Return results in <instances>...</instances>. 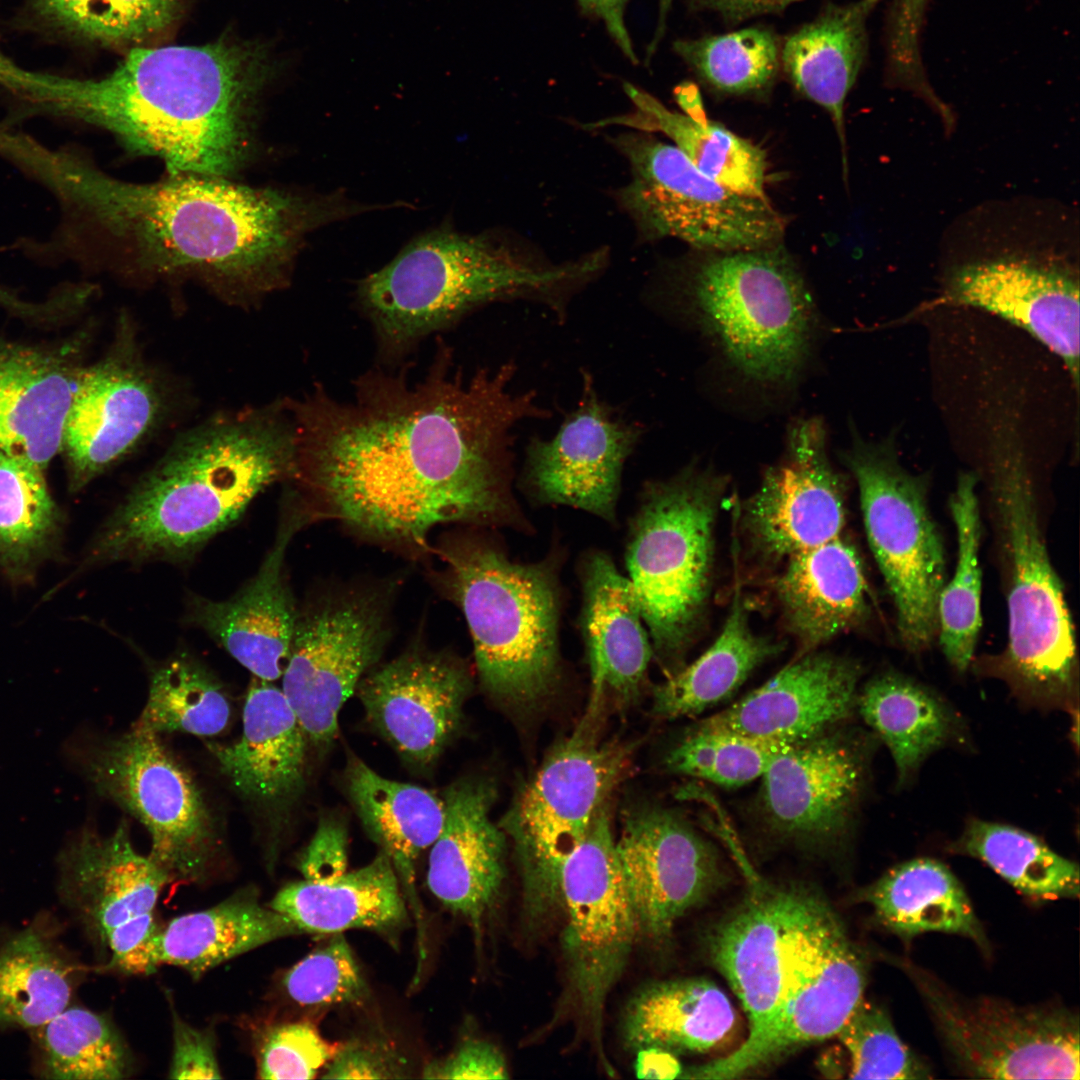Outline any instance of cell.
Segmentation results:
<instances>
[{"label":"cell","instance_id":"obj_1","mask_svg":"<svg viewBox=\"0 0 1080 1080\" xmlns=\"http://www.w3.org/2000/svg\"><path fill=\"white\" fill-rule=\"evenodd\" d=\"M438 352L420 381L370 371L353 401L318 385L290 407L295 477L368 538L423 544L441 524H504L516 515L513 430L549 412L534 391L512 390L514 363L466 377L446 347Z\"/></svg>","mask_w":1080,"mask_h":1080},{"label":"cell","instance_id":"obj_2","mask_svg":"<svg viewBox=\"0 0 1080 1080\" xmlns=\"http://www.w3.org/2000/svg\"><path fill=\"white\" fill-rule=\"evenodd\" d=\"M77 192L132 268L244 293L285 285L311 232L362 213L343 192L254 188L195 174L139 184L88 169L78 174Z\"/></svg>","mask_w":1080,"mask_h":1080},{"label":"cell","instance_id":"obj_3","mask_svg":"<svg viewBox=\"0 0 1080 1080\" xmlns=\"http://www.w3.org/2000/svg\"><path fill=\"white\" fill-rule=\"evenodd\" d=\"M263 48L218 40L134 49L101 79L39 74V96L163 160L172 174L232 175L248 159Z\"/></svg>","mask_w":1080,"mask_h":1080},{"label":"cell","instance_id":"obj_4","mask_svg":"<svg viewBox=\"0 0 1080 1080\" xmlns=\"http://www.w3.org/2000/svg\"><path fill=\"white\" fill-rule=\"evenodd\" d=\"M282 408L216 419L178 440L105 521L85 563L189 558L263 490L295 477V421Z\"/></svg>","mask_w":1080,"mask_h":1080},{"label":"cell","instance_id":"obj_5","mask_svg":"<svg viewBox=\"0 0 1080 1080\" xmlns=\"http://www.w3.org/2000/svg\"><path fill=\"white\" fill-rule=\"evenodd\" d=\"M606 260L599 250L551 263L494 234L444 225L420 234L361 279L356 299L379 354L392 363L424 338L491 303L533 300L561 316L570 297L602 271Z\"/></svg>","mask_w":1080,"mask_h":1080},{"label":"cell","instance_id":"obj_6","mask_svg":"<svg viewBox=\"0 0 1080 1080\" xmlns=\"http://www.w3.org/2000/svg\"><path fill=\"white\" fill-rule=\"evenodd\" d=\"M990 496L1007 587L1008 642L986 672L1024 704L1078 709L1075 633L1062 582L1041 527L1033 482L1011 431H999Z\"/></svg>","mask_w":1080,"mask_h":1080},{"label":"cell","instance_id":"obj_7","mask_svg":"<svg viewBox=\"0 0 1080 1080\" xmlns=\"http://www.w3.org/2000/svg\"><path fill=\"white\" fill-rule=\"evenodd\" d=\"M441 579L462 611L486 690L515 707L550 694L560 672L559 592L546 563H518L479 539L440 550Z\"/></svg>","mask_w":1080,"mask_h":1080},{"label":"cell","instance_id":"obj_8","mask_svg":"<svg viewBox=\"0 0 1080 1080\" xmlns=\"http://www.w3.org/2000/svg\"><path fill=\"white\" fill-rule=\"evenodd\" d=\"M709 253L682 284L697 323L745 377L767 385L793 381L816 324L798 266L781 243Z\"/></svg>","mask_w":1080,"mask_h":1080},{"label":"cell","instance_id":"obj_9","mask_svg":"<svg viewBox=\"0 0 1080 1080\" xmlns=\"http://www.w3.org/2000/svg\"><path fill=\"white\" fill-rule=\"evenodd\" d=\"M725 480L694 464L644 487L626 547L628 580L666 665L688 647L707 601Z\"/></svg>","mask_w":1080,"mask_h":1080},{"label":"cell","instance_id":"obj_10","mask_svg":"<svg viewBox=\"0 0 1080 1080\" xmlns=\"http://www.w3.org/2000/svg\"><path fill=\"white\" fill-rule=\"evenodd\" d=\"M594 725L584 718L552 748L498 824L512 840L534 924L562 911L563 864L631 762L634 745L598 743Z\"/></svg>","mask_w":1080,"mask_h":1080},{"label":"cell","instance_id":"obj_11","mask_svg":"<svg viewBox=\"0 0 1080 1080\" xmlns=\"http://www.w3.org/2000/svg\"><path fill=\"white\" fill-rule=\"evenodd\" d=\"M841 459L858 485L867 539L894 603L900 641L920 652L938 635V600L946 583L926 481L901 465L889 438L868 442L854 434Z\"/></svg>","mask_w":1080,"mask_h":1080},{"label":"cell","instance_id":"obj_12","mask_svg":"<svg viewBox=\"0 0 1080 1080\" xmlns=\"http://www.w3.org/2000/svg\"><path fill=\"white\" fill-rule=\"evenodd\" d=\"M611 143L630 168L618 202L643 237H672L707 252L781 243L785 222L768 199L709 178L673 144L651 133L626 131L611 137Z\"/></svg>","mask_w":1080,"mask_h":1080},{"label":"cell","instance_id":"obj_13","mask_svg":"<svg viewBox=\"0 0 1080 1080\" xmlns=\"http://www.w3.org/2000/svg\"><path fill=\"white\" fill-rule=\"evenodd\" d=\"M95 790L125 809L151 838L149 858L169 881L200 882L219 852L214 817L189 771L159 735L125 734L69 750Z\"/></svg>","mask_w":1080,"mask_h":1080},{"label":"cell","instance_id":"obj_14","mask_svg":"<svg viewBox=\"0 0 1080 1080\" xmlns=\"http://www.w3.org/2000/svg\"><path fill=\"white\" fill-rule=\"evenodd\" d=\"M956 1068L985 1079L1080 1077L1079 1017L1056 1003L1017 1005L965 998L926 971L902 963Z\"/></svg>","mask_w":1080,"mask_h":1080},{"label":"cell","instance_id":"obj_15","mask_svg":"<svg viewBox=\"0 0 1080 1080\" xmlns=\"http://www.w3.org/2000/svg\"><path fill=\"white\" fill-rule=\"evenodd\" d=\"M866 984L862 952L819 897L771 1019L727 1056L691 1067L682 1078L743 1077L805 1045L836 1036L864 999Z\"/></svg>","mask_w":1080,"mask_h":1080},{"label":"cell","instance_id":"obj_16","mask_svg":"<svg viewBox=\"0 0 1080 1080\" xmlns=\"http://www.w3.org/2000/svg\"><path fill=\"white\" fill-rule=\"evenodd\" d=\"M566 925L562 947L574 1002L591 1031L600 1064L614 1072L602 1044L606 1001L638 938L616 850L608 802L596 812L560 878Z\"/></svg>","mask_w":1080,"mask_h":1080},{"label":"cell","instance_id":"obj_17","mask_svg":"<svg viewBox=\"0 0 1080 1080\" xmlns=\"http://www.w3.org/2000/svg\"><path fill=\"white\" fill-rule=\"evenodd\" d=\"M388 633L384 599L375 592L332 593L297 616L281 690L310 742L334 739L341 708Z\"/></svg>","mask_w":1080,"mask_h":1080},{"label":"cell","instance_id":"obj_18","mask_svg":"<svg viewBox=\"0 0 1080 1080\" xmlns=\"http://www.w3.org/2000/svg\"><path fill=\"white\" fill-rule=\"evenodd\" d=\"M616 850L638 937L651 941L667 939L677 921L724 880L712 843L658 805L638 804L624 812Z\"/></svg>","mask_w":1080,"mask_h":1080},{"label":"cell","instance_id":"obj_19","mask_svg":"<svg viewBox=\"0 0 1080 1080\" xmlns=\"http://www.w3.org/2000/svg\"><path fill=\"white\" fill-rule=\"evenodd\" d=\"M865 744L858 737L828 731L782 750L761 776L757 799L768 831L806 848L839 842L863 793Z\"/></svg>","mask_w":1080,"mask_h":1080},{"label":"cell","instance_id":"obj_20","mask_svg":"<svg viewBox=\"0 0 1080 1080\" xmlns=\"http://www.w3.org/2000/svg\"><path fill=\"white\" fill-rule=\"evenodd\" d=\"M643 433L601 399L590 373L582 391L549 439L534 437L526 448L523 483L544 504L571 506L614 521L624 465Z\"/></svg>","mask_w":1080,"mask_h":1080},{"label":"cell","instance_id":"obj_21","mask_svg":"<svg viewBox=\"0 0 1080 1080\" xmlns=\"http://www.w3.org/2000/svg\"><path fill=\"white\" fill-rule=\"evenodd\" d=\"M826 440L820 418L794 420L783 456L746 502V530L764 554L789 559L840 537L846 486L829 461Z\"/></svg>","mask_w":1080,"mask_h":1080},{"label":"cell","instance_id":"obj_22","mask_svg":"<svg viewBox=\"0 0 1080 1080\" xmlns=\"http://www.w3.org/2000/svg\"><path fill=\"white\" fill-rule=\"evenodd\" d=\"M748 897L713 929L711 959L737 995L758 1032L773 1016L790 966L819 899L797 886H773L760 878Z\"/></svg>","mask_w":1080,"mask_h":1080},{"label":"cell","instance_id":"obj_23","mask_svg":"<svg viewBox=\"0 0 1080 1080\" xmlns=\"http://www.w3.org/2000/svg\"><path fill=\"white\" fill-rule=\"evenodd\" d=\"M159 388L128 333L84 368L65 423L62 450L69 489L77 492L145 437L161 410Z\"/></svg>","mask_w":1080,"mask_h":1080},{"label":"cell","instance_id":"obj_24","mask_svg":"<svg viewBox=\"0 0 1080 1080\" xmlns=\"http://www.w3.org/2000/svg\"><path fill=\"white\" fill-rule=\"evenodd\" d=\"M472 682L454 657L412 648L363 677L367 719L408 762L432 764L460 729Z\"/></svg>","mask_w":1080,"mask_h":1080},{"label":"cell","instance_id":"obj_25","mask_svg":"<svg viewBox=\"0 0 1080 1080\" xmlns=\"http://www.w3.org/2000/svg\"><path fill=\"white\" fill-rule=\"evenodd\" d=\"M86 339L26 342L0 332V448L43 471L61 454Z\"/></svg>","mask_w":1080,"mask_h":1080},{"label":"cell","instance_id":"obj_26","mask_svg":"<svg viewBox=\"0 0 1080 1080\" xmlns=\"http://www.w3.org/2000/svg\"><path fill=\"white\" fill-rule=\"evenodd\" d=\"M860 675L859 665L852 660L808 654L692 729L797 744L830 731L851 715Z\"/></svg>","mask_w":1080,"mask_h":1080},{"label":"cell","instance_id":"obj_27","mask_svg":"<svg viewBox=\"0 0 1080 1080\" xmlns=\"http://www.w3.org/2000/svg\"><path fill=\"white\" fill-rule=\"evenodd\" d=\"M945 298L1022 328L1055 353L1079 383V284L1057 266L998 259L954 269Z\"/></svg>","mask_w":1080,"mask_h":1080},{"label":"cell","instance_id":"obj_28","mask_svg":"<svg viewBox=\"0 0 1080 1080\" xmlns=\"http://www.w3.org/2000/svg\"><path fill=\"white\" fill-rule=\"evenodd\" d=\"M272 548L255 577L232 599L191 601L189 617L217 640L254 677H282L297 613L284 577L286 549L308 521L304 505L289 501Z\"/></svg>","mask_w":1080,"mask_h":1080},{"label":"cell","instance_id":"obj_29","mask_svg":"<svg viewBox=\"0 0 1080 1080\" xmlns=\"http://www.w3.org/2000/svg\"><path fill=\"white\" fill-rule=\"evenodd\" d=\"M495 784L464 778L443 794L444 821L431 846L427 885L451 913L479 929L505 877L506 835L491 818Z\"/></svg>","mask_w":1080,"mask_h":1080},{"label":"cell","instance_id":"obj_30","mask_svg":"<svg viewBox=\"0 0 1080 1080\" xmlns=\"http://www.w3.org/2000/svg\"><path fill=\"white\" fill-rule=\"evenodd\" d=\"M58 867L60 896L102 947L112 931L154 912L170 882L134 849L124 821L105 836L83 829L60 852Z\"/></svg>","mask_w":1080,"mask_h":1080},{"label":"cell","instance_id":"obj_31","mask_svg":"<svg viewBox=\"0 0 1080 1080\" xmlns=\"http://www.w3.org/2000/svg\"><path fill=\"white\" fill-rule=\"evenodd\" d=\"M582 587L580 624L592 683L585 716L596 721L605 697L623 707L639 697L652 647L631 584L608 555L586 558Z\"/></svg>","mask_w":1080,"mask_h":1080},{"label":"cell","instance_id":"obj_32","mask_svg":"<svg viewBox=\"0 0 1080 1080\" xmlns=\"http://www.w3.org/2000/svg\"><path fill=\"white\" fill-rule=\"evenodd\" d=\"M307 737L281 689L254 677L243 708V730L230 744H208L222 774L253 804L290 803L304 784Z\"/></svg>","mask_w":1080,"mask_h":1080},{"label":"cell","instance_id":"obj_33","mask_svg":"<svg viewBox=\"0 0 1080 1080\" xmlns=\"http://www.w3.org/2000/svg\"><path fill=\"white\" fill-rule=\"evenodd\" d=\"M788 560L776 594L788 627L806 650L864 620L866 580L851 543L838 537Z\"/></svg>","mask_w":1080,"mask_h":1080},{"label":"cell","instance_id":"obj_34","mask_svg":"<svg viewBox=\"0 0 1080 1080\" xmlns=\"http://www.w3.org/2000/svg\"><path fill=\"white\" fill-rule=\"evenodd\" d=\"M880 0L827 3L781 42V69L830 115L844 146V105L867 53V20Z\"/></svg>","mask_w":1080,"mask_h":1080},{"label":"cell","instance_id":"obj_35","mask_svg":"<svg viewBox=\"0 0 1080 1080\" xmlns=\"http://www.w3.org/2000/svg\"><path fill=\"white\" fill-rule=\"evenodd\" d=\"M402 891L391 860L380 851L369 864L335 879L287 884L268 906L291 919L303 933L390 932L407 920Z\"/></svg>","mask_w":1080,"mask_h":1080},{"label":"cell","instance_id":"obj_36","mask_svg":"<svg viewBox=\"0 0 1080 1080\" xmlns=\"http://www.w3.org/2000/svg\"><path fill=\"white\" fill-rule=\"evenodd\" d=\"M304 934L287 916L244 888L205 910L187 913L159 928L153 940L156 965L178 966L199 978L219 964L271 941Z\"/></svg>","mask_w":1080,"mask_h":1080},{"label":"cell","instance_id":"obj_37","mask_svg":"<svg viewBox=\"0 0 1080 1080\" xmlns=\"http://www.w3.org/2000/svg\"><path fill=\"white\" fill-rule=\"evenodd\" d=\"M345 784L363 827L391 860L420 919L414 887L416 861L440 834L443 798L426 788L384 778L359 759L349 761Z\"/></svg>","mask_w":1080,"mask_h":1080},{"label":"cell","instance_id":"obj_38","mask_svg":"<svg viewBox=\"0 0 1080 1080\" xmlns=\"http://www.w3.org/2000/svg\"><path fill=\"white\" fill-rule=\"evenodd\" d=\"M860 896L872 907L878 923L903 940L927 932L956 934L990 952L964 887L938 860L915 858L895 865Z\"/></svg>","mask_w":1080,"mask_h":1080},{"label":"cell","instance_id":"obj_39","mask_svg":"<svg viewBox=\"0 0 1080 1080\" xmlns=\"http://www.w3.org/2000/svg\"><path fill=\"white\" fill-rule=\"evenodd\" d=\"M737 1014L714 982L703 977L650 984L629 1002L623 1023L626 1043L639 1049L706 1053L729 1041Z\"/></svg>","mask_w":1080,"mask_h":1080},{"label":"cell","instance_id":"obj_40","mask_svg":"<svg viewBox=\"0 0 1080 1080\" xmlns=\"http://www.w3.org/2000/svg\"><path fill=\"white\" fill-rule=\"evenodd\" d=\"M624 92L632 109L624 114L598 120L589 128L623 126L632 130L661 133L704 175L740 193L767 199L765 152L722 124L694 119L672 111L648 92L625 82Z\"/></svg>","mask_w":1080,"mask_h":1080},{"label":"cell","instance_id":"obj_41","mask_svg":"<svg viewBox=\"0 0 1080 1080\" xmlns=\"http://www.w3.org/2000/svg\"><path fill=\"white\" fill-rule=\"evenodd\" d=\"M856 706L889 749L898 784L909 781L924 760L958 737L960 720L940 697L894 673L869 681Z\"/></svg>","mask_w":1080,"mask_h":1080},{"label":"cell","instance_id":"obj_42","mask_svg":"<svg viewBox=\"0 0 1080 1080\" xmlns=\"http://www.w3.org/2000/svg\"><path fill=\"white\" fill-rule=\"evenodd\" d=\"M81 967L42 925L0 944V1027L37 1028L71 1005Z\"/></svg>","mask_w":1080,"mask_h":1080},{"label":"cell","instance_id":"obj_43","mask_svg":"<svg viewBox=\"0 0 1080 1080\" xmlns=\"http://www.w3.org/2000/svg\"><path fill=\"white\" fill-rule=\"evenodd\" d=\"M779 650L778 644L752 632L737 589L718 638L692 664L654 689L652 712L664 719L699 714L728 698Z\"/></svg>","mask_w":1080,"mask_h":1080},{"label":"cell","instance_id":"obj_44","mask_svg":"<svg viewBox=\"0 0 1080 1080\" xmlns=\"http://www.w3.org/2000/svg\"><path fill=\"white\" fill-rule=\"evenodd\" d=\"M44 472L0 448V568L16 584L30 582L59 549L62 514Z\"/></svg>","mask_w":1080,"mask_h":1080},{"label":"cell","instance_id":"obj_45","mask_svg":"<svg viewBox=\"0 0 1080 1080\" xmlns=\"http://www.w3.org/2000/svg\"><path fill=\"white\" fill-rule=\"evenodd\" d=\"M948 849L982 861L1027 897L1057 900L1079 896L1078 864L1020 828L972 818Z\"/></svg>","mask_w":1080,"mask_h":1080},{"label":"cell","instance_id":"obj_46","mask_svg":"<svg viewBox=\"0 0 1080 1080\" xmlns=\"http://www.w3.org/2000/svg\"><path fill=\"white\" fill-rule=\"evenodd\" d=\"M978 478L961 473L950 497L957 534V563L938 600V637L947 661L959 672L969 667L982 625L979 563L981 519L976 493Z\"/></svg>","mask_w":1080,"mask_h":1080},{"label":"cell","instance_id":"obj_47","mask_svg":"<svg viewBox=\"0 0 1080 1080\" xmlns=\"http://www.w3.org/2000/svg\"><path fill=\"white\" fill-rule=\"evenodd\" d=\"M39 1076L56 1080H119L130 1076L132 1057L109 1018L69 1005L30 1030Z\"/></svg>","mask_w":1080,"mask_h":1080},{"label":"cell","instance_id":"obj_48","mask_svg":"<svg viewBox=\"0 0 1080 1080\" xmlns=\"http://www.w3.org/2000/svg\"><path fill=\"white\" fill-rule=\"evenodd\" d=\"M231 718L230 702L217 680L196 660L181 655L160 665L151 677L146 705L132 728L159 735L222 733Z\"/></svg>","mask_w":1080,"mask_h":1080},{"label":"cell","instance_id":"obj_49","mask_svg":"<svg viewBox=\"0 0 1080 1080\" xmlns=\"http://www.w3.org/2000/svg\"><path fill=\"white\" fill-rule=\"evenodd\" d=\"M781 42L772 29L749 26L720 35L678 39L673 50L714 90L747 95L774 84L781 70Z\"/></svg>","mask_w":1080,"mask_h":1080},{"label":"cell","instance_id":"obj_50","mask_svg":"<svg viewBox=\"0 0 1080 1080\" xmlns=\"http://www.w3.org/2000/svg\"><path fill=\"white\" fill-rule=\"evenodd\" d=\"M788 746L737 733L691 729L669 751L665 765L673 773L738 787L761 777Z\"/></svg>","mask_w":1080,"mask_h":1080},{"label":"cell","instance_id":"obj_51","mask_svg":"<svg viewBox=\"0 0 1080 1080\" xmlns=\"http://www.w3.org/2000/svg\"><path fill=\"white\" fill-rule=\"evenodd\" d=\"M184 1L41 0V10L53 22L86 38L133 43L166 29Z\"/></svg>","mask_w":1080,"mask_h":1080},{"label":"cell","instance_id":"obj_52","mask_svg":"<svg viewBox=\"0 0 1080 1080\" xmlns=\"http://www.w3.org/2000/svg\"><path fill=\"white\" fill-rule=\"evenodd\" d=\"M836 1037L849 1056L852 1079L931 1078L929 1067L902 1041L885 1010L863 999Z\"/></svg>","mask_w":1080,"mask_h":1080},{"label":"cell","instance_id":"obj_53","mask_svg":"<svg viewBox=\"0 0 1080 1080\" xmlns=\"http://www.w3.org/2000/svg\"><path fill=\"white\" fill-rule=\"evenodd\" d=\"M295 964L284 976L288 996L303 1006L361 1004L368 986L342 933Z\"/></svg>","mask_w":1080,"mask_h":1080},{"label":"cell","instance_id":"obj_54","mask_svg":"<svg viewBox=\"0 0 1080 1080\" xmlns=\"http://www.w3.org/2000/svg\"><path fill=\"white\" fill-rule=\"evenodd\" d=\"M339 1048L308 1022L276 1026L265 1035L257 1057L260 1079H312Z\"/></svg>","mask_w":1080,"mask_h":1080},{"label":"cell","instance_id":"obj_55","mask_svg":"<svg viewBox=\"0 0 1080 1080\" xmlns=\"http://www.w3.org/2000/svg\"><path fill=\"white\" fill-rule=\"evenodd\" d=\"M928 1L893 0L888 24V71L891 80L923 97L945 120L951 113L929 85L921 62L919 39Z\"/></svg>","mask_w":1080,"mask_h":1080},{"label":"cell","instance_id":"obj_56","mask_svg":"<svg viewBox=\"0 0 1080 1080\" xmlns=\"http://www.w3.org/2000/svg\"><path fill=\"white\" fill-rule=\"evenodd\" d=\"M406 1064L396 1050L375 1039H356L339 1046L325 1065L324 1079L406 1078Z\"/></svg>","mask_w":1080,"mask_h":1080},{"label":"cell","instance_id":"obj_57","mask_svg":"<svg viewBox=\"0 0 1080 1080\" xmlns=\"http://www.w3.org/2000/svg\"><path fill=\"white\" fill-rule=\"evenodd\" d=\"M173 1052L171 1079H221L214 1033L198 1029L172 1010Z\"/></svg>","mask_w":1080,"mask_h":1080},{"label":"cell","instance_id":"obj_58","mask_svg":"<svg viewBox=\"0 0 1080 1080\" xmlns=\"http://www.w3.org/2000/svg\"><path fill=\"white\" fill-rule=\"evenodd\" d=\"M426 1079H508L502 1052L481 1039L464 1040L447 1057L433 1061L423 1070Z\"/></svg>","mask_w":1080,"mask_h":1080},{"label":"cell","instance_id":"obj_59","mask_svg":"<svg viewBox=\"0 0 1080 1080\" xmlns=\"http://www.w3.org/2000/svg\"><path fill=\"white\" fill-rule=\"evenodd\" d=\"M347 832L336 819L324 818L298 861V869L309 881H329L347 872Z\"/></svg>","mask_w":1080,"mask_h":1080},{"label":"cell","instance_id":"obj_60","mask_svg":"<svg viewBox=\"0 0 1080 1080\" xmlns=\"http://www.w3.org/2000/svg\"><path fill=\"white\" fill-rule=\"evenodd\" d=\"M802 0H691L696 11L712 12L729 26L770 14H779Z\"/></svg>","mask_w":1080,"mask_h":1080},{"label":"cell","instance_id":"obj_61","mask_svg":"<svg viewBox=\"0 0 1080 1080\" xmlns=\"http://www.w3.org/2000/svg\"><path fill=\"white\" fill-rule=\"evenodd\" d=\"M630 0H576L583 15L602 21L608 34L622 54L638 64L632 39L625 23V10Z\"/></svg>","mask_w":1080,"mask_h":1080},{"label":"cell","instance_id":"obj_62","mask_svg":"<svg viewBox=\"0 0 1080 1080\" xmlns=\"http://www.w3.org/2000/svg\"><path fill=\"white\" fill-rule=\"evenodd\" d=\"M634 1069L641 1079L681 1078L684 1071L672 1051L654 1046L637 1049Z\"/></svg>","mask_w":1080,"mask_h":1080},{"label":"cell","instance_id":"obj_63","mask_svg":"<svg viewBox=\"0 0 1080 1080\" xmlns=\"http://www.w3.org/2000/svg\"><path fill=\"white\" fill-rule=\"evenodd\" d=\"M674 95L684 114L697 119H707L703 110L700 93L695 85L685 82L677 86Z\"/></svg>","mask_w":1080,"mask_h":1080},{"label":"cell","instance_id":"obj_64","mask_svg":"<svg viewBox=\"0 0 1080 1080\" xmlns=\"http://www.w3.org/2000/svg\"><path fill=\"white\" fill-rule=\"evenodd\" d=\"M673 0H658V19L657 25L654 31V35L650 44L647 47L645 55V63L648 64L650 59L656 53L658 46L665 35L666 23L668 14L670 12Z\"/></svg>","mask_w":1080,"mask_h":1080}]
</instances>
